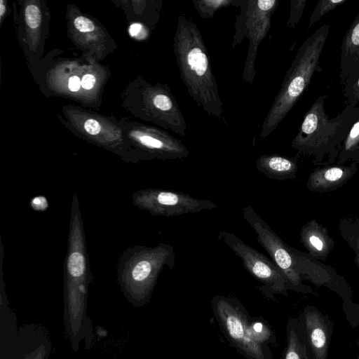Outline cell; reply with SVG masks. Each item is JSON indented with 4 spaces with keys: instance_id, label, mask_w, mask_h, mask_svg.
Returning a JSON list of instances; mask_svg holds the SVG:
<instances>
[{
    "instance_id": "6da1fadb",
    "label": "cell",
    "mask_w": 359,
    "mask_h": 359,
    "mask_svg": "<svg viewBox=\"0 0 359 359\" xmlns=\"http://www.w3.org/2000/svg\"><path fill=\"white\" fill-rule=\"evenodd\" d=\"M64 273L65 326L72 349L76 352L82 340L90 345L93 330L86 313L90 269L85 231L76 194L72 199Z\"/></svg>"
},
{
    "instance_id": "7a4b0ae2",
    "label": "cell",
    "mask_w": 359,
    "mask_h": 359,
    "mask_svg": "<svg viewBox=\"0 0 359 359\" xmlns=\"http://www.w3.org/2000/svg\"><path fill=\"white\" fill-rule=\"evenodd\" d=\"M173 48L181 79L191 97L210 116L221 118L223 103L204 40L195 22L183 14L177 16Z\"/></svg>"
},
{
    "instance_id": "3957f363",
    "label": "cell",
    "mask_w": 359,
    "mask_h": 359,
    "mask_svg": "<svg viewBox=\"0 0 359 359\" xmlns=\"http://www.w3.org/2000/svg\"><path fill=\"white\" fill-rule=\"evenodd\" d=\"M330 26L322 25L299 48L272 105L263 121L260 139L271 135L309 87L314 74L322 70L320 58Z\"/></svg>"
},
{
    "instance_id": "277c9868",
    "label": "cell",
    "mask_w": 359,
    "mask_h": 359,
    "mask_svg": "<svg viewBox=\"0 0 359 359\" xmlns=\"http://www.w3.org/2000/svg\"><path fill=\"white\" fill-rule=\"evenodd\" d=\"M175 254L171 245L154 247L135 245L127 248L117 264V282L125 297L135 307L147 304L165 267L172 270Z\"/></svg>"
},
{
    "instance_id": "5b68a950",
    "label": "cell",
    "mask_w": 359,
    "mask_h": 359,
    "mask_svg": "<svg viewBox=\"0 0 359 359\" xmlns=\"http://www.w3.org/2000/svg\"><path fill=\"white\" fill-rule=\"evenodd\" d=\"M325 96L317 97L304 116L292 147L299 152L321 158L327 152L339 149L353 122L359 116V107L352 104L337 116L330 118L324 108Z\"/></svg>"
},
{
    "instance_id": "8992f818",
    "label": "cell",
    "mask_w": 359,
    "mask_h": 359,
    "mask_svg": "<svg viewBox=\"0 0 359 359\" xmlns=\"http://www.w3.org/2000/svg\"><path fill=\"white\" fill-rule=\"evenodd\" d=\"M278 0L233 1L232 4L240 6V13L235 22V34L232 48H235L247 37L249 41L248 51L244 64L243 81L252 84L256 69L255 62L257 49L266 36L271 25V18L278 6Z\"/></svg>"
},
{
    "instance_id": "52a82bcc",
    "label": "cell",
    "mask_w": 359,
    "mask_h": 359,
    "mask_svg": "<svg viewBox=\"0 0 359 359\" xmlns=\"http://www.w3.org/2000/svg\"><path fill=\"white\" fill-rule=\"evenodd\" d=\"M1 304L0 359H48L52 344L46 330L36 324L18 329L16 316L8 301Z\"/></svg>"
},
{
    "instance_id": "ba28073f",
    "label": "cell",
    "mask_w": 359,
    "mask_h": 359,
    "mask_svg": "<svg viewBox=\"0 0 359 359\" xmlns=\"http://www.w3.org/2000/svg\"><path fill=\"white\" fill-rule=\"evenodd\" d=\"M211 306L223 333L239 353L248 359H272L269 346L251 337L250 318L238 300L217 294L212 299Z\"/></svg>"
},
{
    "instance_id": "9c48e42d",
    "label": "cell",
    "mask_w": 359,
    "mask_h": 359,
    "mask_svg": "<svg viewBox=\"0 0 359 359\" xmlns=\"http://www.w3.org/2000/svg\"><path fill=\"white\" fill-rule=\"evenodd\" d=\"M238 257L246 271L263 284L262 290L268 292L287 295L288 283L275 263L263 253L248 245L233 233L222 230L218 236Z\"/></svg>"
},
{
    "instance_id": "30bf717a",
    "label": "cell",
    "mask_w": 359,
    "mask_h": 359,
    "mask_svg": "<svg viewBox=\"0 0 359 359\" xmlns=\"http://www.w3.org/2000/svg\"><path fill=\"white\" fill-rule=\"evenodd\" d=\"M132 201L135 206L149 212L153 216L176 217L217 207L210 200L194 198L183 192L155 188L134 192Z\"/></svg>"
},
{
    "instance_id": "8fae6325",
    "label": "cell",
    "mask_w": 359,
    "mask_h": 359,
    "mask_svg": "<svg viewBox=\"0 0 359 359\" xmlns=\"http://www.w3.org/2000/svg\"><path fill=\"white\" fill-rule=\"evenodd\" d=\"M243 216L257 234V241L270 255L292 289L300 290V278L291 250L250 206L243 210Z\"/></svg>"
},
{
    "instance_id": "7c38bea8",
    "label": "cell",
    "mask_w": 359,
    "mask_h": 359,
    "mask_svg": "<svg viewBox=\"0 0 359 359\" xmlns=\"http://www.w3.org/2000/svg\"><path fill=\"white\" fill-rule=\"evenodd\" d=\"M310 346L313 359H328L333 323L327 314L307 306L299 315Z\"/></svg>"
},
{
    "instance_id": "4fadbf2b",
    "label": "cell",
    "mask_w": 359,
    "mask_h": 359,
    "mask_svg": "<svg viewBox=\"0 0 359 359\" xmlns=\"http://www.w3.org/2000/svg\"><path fill=\"white\" fill-rule=\"evenodd\" d=\"M359 67V13L346 32L341 46L340 79L344 84L348 74Z\"/></svg>"
},
{
    "instance_id": "5bb4252c",
    "label": "cell",
    "mask_w": 359,
    "mask_h": 359,
    "mask_svg": "<svg viewBox=\"0 0 359 359\" xmlns=\"http://www.w3.org/2000/svg\"><path fill=\"white\" fill-rule=\"evenodd\" d=\"M283 359H313L303 323L298 318H290L286 325V346Z\"/></svg>"
},
{
    "instance_id": "9a60e30c",
    "label": "cell",
    "mask_w": 359,
    "mask_h": 359,
    "mask_svg": "<svg viewBox=\"0 0 359 359\" xmlns=\"http://www.w3.org/2000/svg\"><path fill=\"white\" fill-rule=\"evenodd\" d=\"M255 166L266 177L279 180L293 177L297 168L294 159L277 154L259 156Z\"/></svg>"
},
{
    "instance_id": "2e32d148",
    "label": "cell",
    "mask_w": 359,
    "mask_h": 359,
    "mask_svg": "<svg viewBox=\"0 0 359 359\" xmlns=\"http://www.w3.org/2000/svg\"><path fill=\"white\" fill-rule=\"evenodd\" d=\"M341 161L348 158L359 161V116L353 122L340 148Z\"/></svg>"
},
{
    "instance_id": "e0dca14e",
    "label": "cell",
    "mask_w": 359,
    "mask_h": 359,
    "mask_svg": "<svg viewBox=\"0 0 359 359\" xmlns=\"http://www.w3.org/2000/svg\"><path fill=\"white\" fill-rule=\"evenodd\" d=\"M349 172V168L340 167H330L320 170L315 173L316 187L318 186L320 187L332 186L340 182Z\"/></svg>"
},
{
    "instance_id": "ac0fdd59",
    "label": "cell",
    "mask_w": 359,
    "mask_h": 359,
    "mask_svg": "<svg viewBox=\"0 0 359 359\" xmlns=\"http://www.w3.org/2000/svg\"><path fill=\"white\" fill-rule=\"evenodd\" d=\"M343 86L346 105L357 106L359 103V67L348 74Z\"/></svg>"
},
{
    "instance_id": "d6986e66",
    "label": "cell",
    "mask_w": 359,
    "mask_h": 359,
    "mask_svg": "<svg viewBox=\"0 0 359 359\" xmlns=\"http://www.w3.org/2000/svg\"><path fill=\"white\" fill-rule=\"evenodd\" d=\"M232 0H193L194 7L202 18H212L218 10L232 4Z\"/></svg>"
},
{
    "instance_id": "ffe728a7",
    "label": "cell",
    "mask_w": 359,
    "mask_h": 359,
    "mask_svg": "<svg viewBox=\"0 0 359 359\" xmlns=\"http://www.w3.org/2000/svg\"><path fill=\"white\" fill-rule=\"evenodd\" d=\"M347 0H320L316 5L309 20L308 29L324 15L346 3Z\"/></svg>"
},
{
    "instance_id": "44dd1931",
    "label": "cell",
    "mask_w": 359,
    "mask_h": 359,
    "mask_svg": "<svg viewBox=\"0 0 359 359\" xmlns=\"http://www.w3.org/2000/svg\"><path fill=\"white\" fill-rule=\"evenodd\" d=\"M250 333L255 341L262 344H267L268 340L271 341L273 337L271 330L261 322L250 320Z\"/></svg>"
},
{
    "instance_id": "7402d4cb",
    "label": "cell",
    "mask_w": 359,
    "mask_h": 359,
    "mask_svg": "<svg viewBox=\"0 0 359 359\" xmlns=\"http://www.w3.org/2000/svg\"><path fill=\"white\" fill-rule=\"evenodd\" d=\"M306 0H290V15L287 22V27L291 29L294 28L301 19Z\"/></svg>"
},
{
    "instance_id": "603a6c76",
    "label": "cell",
    "mask_w": 359,
    "mask_h": 359,
    "mask_svg": "<svg viewBox=\"0 0 359 359\" xmlns=\"http://www.w3.org/2000/svg\"><path fill=\"white\" fill-rule=\"evenodd\" d=\"M27 25L32 29L38 27L41 23V11L36 5H28L25 11Z\"/></svg>"
},
{
    "instance_id": "cb8c5ba5",
    "label": "cell",
    "mask_w": 359,
    "mask_h": 359,
    "mask_svg": "<svg viewBox=\"0 0 359 359\" xmlns=\"http://www.w3.org/2000/svg\"><path fill=\"white\" fill-rule=\"evenodd\" d=\"M74 24L77 30L81 32H89L95 29L94 23L84 16H79L75 18Z\"/></svg>"
},
{
    "instance_id": "d4e9b609",
    "label": "cell",
    "mask_w": 359,
    "mask_h": 359,
    "mask_svg": "<svg viewBox=\"0 0 359 359\" xmlns=\"http://www.w3.org/2000/svg\"><path fill=\"white\" fill-rule=\"evenodd\" d=\"M85 130L92 135H97L101 130V126L100 123L93 118L87 119L83 125Z\"/></svg>"
},
{
    "instance_id": "484cf974",
    "label": "cell",
    "mask_w": 359,
    "mask_h": 359,
    "mask_svg": "<svg viewBox=\"0 0 359 359\" xmlns=\"http://www.w3.org/2000/svg\"><path fill=\"white\" fill-rule=\"evenodd\" d=\"M95 81L96 79L93 75L86 74L81 79V86L86 90H90L94 86Z\"/></svg>"
},
{
    "instance_id": "4316f807",
    "label": "cell",
    "mask_w": 359,
    "mask_h": 359,
    "mask_svg": "<svg viewBox=\"0 0 359 359\" xmlns=\"http://www.w3.org/2000/svg\"><path fill=\"white\" fill-rule=\"evenodd\" d=\"M31 204L32 208L35 210H40L41 208V211L46 209V207L47 206V202L46 198L41 196L32 198Z\"/></svg>"
},
{
    "instance_id": "83f0119b",
    "label": "cell",
    "mask_w": 359,
    "mask_h": 359,
    "mask_svg": "<svg viewBox=\"0 0 359 359\" xmlns=\"http://www.w3.org/2000/svg\"><path fill=\"white\" fill-rule=\"evenodd\" d=\"M81 86V81L76 76H71L68 81L69 89L72 92L78 91Z\"/></svg>"
},
{
    "instance_id": "f1b7e54d",
    "label": "cell",
    "mask_w": 359,
    "mask_h": 359,
    "mask_svg": "<svg viewBox=\"0 0 359 359\" xmlns=\"http://www.w3.org/2000/svg\"><path fill=\"white\" fill-rule=\"evenodd\" d=\"M309 241L311 245H312L317 250H323L324 247L323 242L319 237L315 235H312L309 237Z\"/></svg>"
},
{
    "instance_id": "f546056e",
    "label": "cell",
    "mask_w": 359,
    "mask_h": 359,
    "mask_svg": "<svg viewBox=\"0 0 359 359\" xmlns=\"http://www.w3.org/2000/svg\"><path fill=\"white\" fill-rule=\"evenodd\" d=\"M142 26L139 23H134L130 25L129 32L131 36H136L141 32Z\"/></svg>"
},
{
    "instance_id": "4dcf8cb0",
    "label": "cell",
    "mask_w": 359,
    "mask_h": 359,
    "mask_svg": "<svg viewBox=\"0 0 359 359\" xmlns=\"http://www.w3.org/2000/svg\"><path fill=\"white\" fill-rule=\"evenodd\" d=\"M6 11V7L4 5V1H0V16L2 17Z\"/></svg>"
}]
</instances>
